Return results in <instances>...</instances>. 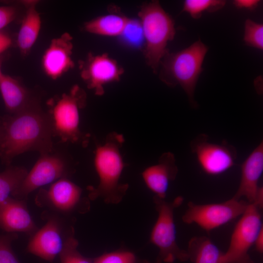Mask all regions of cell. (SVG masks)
Returning a JSON list of instances; mask_svg holds the SVG:
<instances>
[{
	"mask_svg": "<svg viewBox=\"0 0 263 263\" xmlns=\"http://www.w3.org/2000/svg\"><path fill=\"white\" fill-rule=\"evenodd\" d=\"M156 263H159V262H158L157 261V262H156Z\"/></svg>",
	"mask_w": 263,
	"mask_h": 263,
	"instance_id": "cell-35",
	"label": "cell"
},
{
	"mask_svg": "<svg viewBox=\"0 0 263 263\" xmlns=\"http://www.w3.org/2000/svg\"><path fill=\"white\" fill-rule=\"evenodd\" d=\"M248 204L233 197L220 203L200 205L189 202L182 220L187 224H196L204 230L210 231L241 216Z\"/></svg>",
	"mask_w": 263,
	"mask_h": 263,
	"instance_id": "cell-8",
	"label": "cell"
},
{
	"mask_svg": "<svg viewBox=\"0 0 263 263\" xmlns=\"http://www.w3.org/2000/svg\"><path fill=\"white\" fill-rule=\"evenodd\" d=\"M0 229L8 233L21 232L32 235L37 231L25 200L9 197L0 203Z\"/></svg>",
	"mask_w": 263,
	"mask_h": 263,
	"instance_id": "cell-15",
	"label": "cell"
},
{
	"mask_svg": "<svg viewBox=\"0 0 263 263\" xmlns=\"http://www.w3.org/2000/svg\"><path fill=\"white\" fill-rule=\"evenodd\" d=\"M138 15L143 31L146 61L157 74L162 58L169 52L168 43L174 38V22L158 0L143 3Z\"/></svg>",
	"mask_w": 263,
	"mask_h": 263,
	"instance_id": "cell-4",
	"label": "cell"
},
{
	"mask_svg": "<svg viewBox=\"0 0 263 263\" xmlns=\"http://www.w3.org/2000/svg\"><path fill=\"white\" fill-rule=\"evenodd\" d=\"M260 210L253 204L248 205L235 225L221 263H254L248 251L263 227Z\"/></svg>",
	"mask_w": 263,
	"mask_h": 263,
	"instance_id": "cell-7",
	"label": "cell"
},
{
	"mask_svg": "<svg viewBox=\"0 0 263 263\" xmlns=\"http://www.w3.org/2000/svg\"><path fill=\"white\" fill-rule=\"evenodd\" d=\"M256 249L260 253L263 252V227L261 229L258 233L254 244Z\"/></svg>",
	"mask_w": 263,
	"mask_h": 263,
	"instance_id": "cell-32",
	"label": "cell"
},
{
	"mask_svg": "<svg viewBox=\"0 0 263 263\" xmlns=\"http://www.w3.org/2000/svg\"><path fill=\"white\" fill-rule=\"evenodd\" d=\"M191 152L195 155L199 165L207 174H221L232 168L237 158L235 148L226 142L211 143L205 134L197 135L190 142Z\"/></svg>",
	"mask_w": 263,
	"mask_h": 263,
	"instance_id": "cell-9",
	"label": "cell"
},
{
	"mask_svg": "<svg viewBox=\"0 0 263 263\" xmlns=\"http://www.w3.org/2000/svg\"><path fill=\"white\" fill-rule=\"evenodd\" d=\"M122 142V136L114 133L96 147L94 162L99 183L90 189V199L100 198L108 204H117L123 199L128 185L120 182L125 166L120 150Z\"/></svg>",
	"mask_w": 263,
	"mask_h": 263,
	"instance_id": "cell-2",
	"label": "cell"
},
{
	"mask_svg": "<svg viewBox=\"0 0 263 263\" xmlns=\"http://www.w3.org/2000/svg\"><path fill=\"white\" fill-rule=\"evenodd\" d=\"M19 13L18 8L13 5L0 6V31L14 21Z\"/></svg>",
	"mask_w": 263,
	"mask_h": 263,
	"instance_id": "cell-29",
	"label": "cell"
},
{
	"mask_svg": "<svg viewBox=\"0 0 263 263\" xmlns=\"http://www.w3.org/2000/svg\"><path fill=\"white\" fill-rule=\"evenodd\" d=\"M66 170L65 163L60 157L49 153L41 154L12 196L25 200L37 188L63 178Z\"/></svg>",
	"mask_w": 263,
	"mask_h": 263,
	"instance_id": "cell-11",
	"label": "cell"
},
{
	"mask_svg": "<svg viewBox=\"0 0 263 263\" xmlns=\"http://www.w3.org/2000/svg\"><path fill=\"white\" fill-rule=\"evenodd\" d=\"M207 51V47L199 40L179 52H168L160 64L161 80L170 87L180 85L195 107V90Z\"/></svg>",
	"mask_w": 263,
	"mask_h": 263,
	"instance_id": "cell-3",
	"label": "cell"
},
{
	"mask_svg": "<svg viewBox=\"0 0 263 263\" xmlns=\"http://www.w3.org/2000/svg\"><path fill=\"white\" fill-rule=\"evenodd\" d=\"M244 40L247 45L260 50L263 49V25L247 19L244 24Z\"/></svg>",
	"mask_w": 263,
	"mask_h": 263,
	"instance_id": "cell-25",
	"label": "cell"
},
{
	"mask_svg": "<svg viewBox=\"0 0 263 263\" xmlns=\"http://www.w3.org/2000/svg\"><path fill=\"white\" fill-rule=\"evenodd\" d=\"M37 205L61 213H69L77 210L83 202L82 189L73 182L62 178L47 189L39 191L36 198Z\"/></svg>",
	"mask_w": 263,
	"mask_h": 263,
	"instance_id": "cell-12",
	"label": "cell"
},
{
	"mask_svg": "<svg viewBox=\"0 0 263 263\" xmlns=\"http://www.w3.org/2000/svg\"><path fill=\"white\" fill-rule=\"evenodd\" d=\"M78 244L73 232L67 237L59 254L60 263H94L93 259L85 257L79 252Z\"/></svg>",
	"mask_w": 263,
	"mask_h": 263,
	"instance_id": "cell-24",
	"label": "cell"
},
{
	"mask_svg": "<svg viewBox=\"0 0 263 263\" xmlns=\"http://www.w3.org/2000/svg\"><path fill=\"white\" fill-rule=\"evenodd\" d=\"M1 135H2V131H1V127H0V141L1 140Z\"/></svg>",
	"mask_w": 263,
	"mask_h": 263,
	"instance_id": "cell-34",
	"label": "cell"
},
{
	"mask_svg": "<svg viewBox=\"0 0 263 263\" xmlns=\"http://www.w3.org/2000/svg\"><path fill=\"white\" fill-rule=\"evenodd\" d=\"M0 127V157L7 165L24 152L37 150L43 154L52 150L50 121L36 102L32 101L21 111L1 117Z\"/></svg>",
	"mask_w": 263,
	"mask_h": 263,
	"instance_id": "cell-1",
	"label": "cell"
},
{
	"mask_svg": "<svg viewBox=\"0 0 263 263\" xmlns=\"http://www.w3.org/2000/svg\"><path fill=\"white\" fill-rule=\"evenodd\" d=\"M187 251L188 259L193 263H221L223 253L206 236L192 237Z\"/></svg>",
	"mask_w": 263,
	"mask_h": 263,
	"instance_id": "cell-21",
	"label": "cell"
},
{
	"mask_svg": "<svg viewBox=\"0 0 263 263\" xmlns=\"http://www.w3.org/2000/svg\"><path fill=\"white\" fill-rule=\"evenodd\" d=\"M73 38L68 33L53 38L45 50L41 59L45 74L56 80L75 67L72 58Z\"/></svg>",
	"mask_w": 263,
	"mask_h": 263,
	"instance_id": "cell-14",
	"label": "cell"
},
{
	"mask_svg": "<svg viewBox=\"0 0 263 263\" xmlns=\"http://www.w3.org/2000/svg\"><path fill=\"white\" fill-rule=\"evenodd\" d=\"M226 1L222 0H186L183 11L188 13L195 19L200 18L205 12H212L222 8Z\"/></svg>",
	"mask_w": 263,
	"mask_h": 263,
	"instance_id": "cell-23",
	"label": "cell"
},
{
	"mask_svg": "<svg viewBox=\"0 0 263 263\" xmlns=\"http://www.w3.org/2000/svg\"><path fill=\"white\" fill-rule=\"evenodd\" d=\"M263 171V142L252 150L241 166V179L238 189L233 196L237 199L245 197L253 204L261 187L259 181Z\"/></svg>",
	"mask_w": 263,
	"mask_h": 263,
	"instance_id": "cell-16",
	"label": "cell"
},
{
	"mask_svg": "<svg viewBox=\"0 0 263 263\" xmlns=\"http://www.w3.org/2000/svg\"><path fill=\"white\" fill-rule=\"evenodd\" d=\"M178 168L173 154H163L158 162L147 168L142 172L143 179L155 196L165 199L170 183L176 178Z\"/></svg>",
	"mask_w": 263,
	"mask_h": 263,
	"instance_id": "cell-17",
	"label": "cell"
},
{
	"mask_svg": "<svg viewBox=\"0 0 263 263\" xmlns=\"http://www.w3.org/2000/svg\"><path fill=\"white\" fill-rule=\"evenodd\" d=\"M27 173L25 168L19 167H9L0 173V203L12 195Z\"/></svg>",
	"mask_w": 263,
	"mask_h": 263,
	"instance_id": "cell-22",
	"label": "cell"
},
{
	"mask_svg": "<svg viewBox=\"0 0 263 263\" xmlns=\"http://www.w3.org/2000/svg\"><path fill=\"white\" fill-rule=\"evenodd\" d=\"M121 36L132 44L137 45L144 39L143 31L139 20L129 19Z\"/></svg>",
	"mask_w": 263,
	"mask_h": 263,
	"instance_id": "cell-28",
	"label": "cell"
},
{
	"mask_svg": "<svg viewBox=\"0 0 263 263\" xmlns=\"http://www.w3.org/2000/svg\"><path fill=\"white\" fill-rule=\"evenodd\" d=\"M93 261L94 263H136V257L130 251L122 250L104 254Z\"/></svg>",
	"mask_w": 263,
	"mask_h": 263,
	"instance_id": "cell-27",
	"label": "cell"
},
{
	"mask_svg": "<svg viewBox=\"0 0 263 263\" xmlns=\"http://www.w3.org/2000/svg\"><path fill=\"white\" fill-rule=\"evenodd\" d=\"M260 2L258 0H235L233 3L238 9L253 10L255 9Z\"/></svg>",
	"mask_w": 263,
	"mask_h": 263,
	"instance_id": "cell-30",
	"label": "cell"
},
{
	"mask_svg": "<svg viewBox=\"0 0 263 263\" xmlns=\"http://www.w3.org/2000/svg\"><path fill=\"white\" fill-rule=\"evenodd\" d=\"M81 78L88 89L97 95L104 93V86L118 81L124 73L123 68L108 54L89 53L84 60L79 61Z\"/></svg>",
	"mask_w": 263,
	"mask_h": 263,
	"instance_id": "cell-10",
	"label": "cell"
},
{
	"mask_svg": "<svg viewBox=\"0 0 263 263\" xmlns=\"http://www.w3.org/2000/svg\"><path fill=\"white\" fill-rule=\"evenodd\" d=\"M0 93L6 109L11 114L23 110L32 102L29 92L20 81L3 73L0 78Z\"/></svg>",
	"mask_w": 263,
	"mask_h": 263,
	"instance_id": "cell-19",
	"label": "cell"
},
{
	"mask_svg": "<svg viewBox=\"0 0 263 263\" xmlns=\"http://www.w3.org/2000/svg\"><path fill=\"white\" fill-rule=\"evenodd\" d=\"M158 218L150 234V241L159 250L157 262L172 263L176 260H189L187 250L180 248L176 243L174 210L182 203L183 198H176L172 202L156 196L153 198Z\"/></svg>",
	"mask_w": 263,
	"mask_h": 263,
	"instance_id": "cell-6",
	"label": "cell"
},
{
	"mask_svg": "<svg viewBox=\"0 0 263 263\" xmlns=\"http://www.w3.org/2000/svg\"><path fill=\"white\" fill-rule=\"evenodd\" d=\"M37 0H23L26 8L17 37V45L22 56H27L36 42L41 27V19L37 9Z\"/></svg>",
	"mask_w": 263,
	"mask_h": 263,
	"instance_id": "cell-18",
	"label": "cell"
},
{
	"mask_svg": "<svg viewBox=\"0 0 263 263\" xmlns=\"http://www.w3.org/2000/svg\"><path fill=\"white\" fill-rule=\"evenodd\" d=\"M18 238L16 233L0 235V263H20L11 246L12 242Z\"/></svg>",
	"mask_w": 263,
	"mask_h": 263,
	"instance_id": "cell-26",
	"label": "cell"
},
{
	"mask_svg": "<svg viewBox=\"0 0 263 263\" xmlns=\"http://www.w3.org/2000/svg\"><path fill=\"white\" fill-rule=\"evenodd\" d=\"M129 19L119 11L112 10L110 14L102 15L85 22V31L106 37L120 36L123 33Z\"/></svg>",
	"mask_w": 263,
	"mask_h": 263,
	"instance_id": "cell-20",
	"label": "cell"
},
{
	"mask_svg": "<svg viewBox=\"0 0 263 263\" xmlns=\"http://www.w3.org/2000/svg\"><path fill=\"white\" fill-rule=\"evenodd\" d=\"M86 102V94L78 85L73 86L68 93L48 100V114L53 135L63 142H77L81 133L79 130L80 110Z\"/></svg>",
	"mask_w": 263,
	"mask_h": 263,
	"instance_id": "cell-5",
	"label": "cell"
},
{
	"mask_svg": "<svg viewBox=\"0 0 263 263\" xmlns=\"http://www.w3.org/2000/svg\"><path fill=\"white\" fill-rule=\"evenodd\" d=\"M3 56L2 55H0V78L2 75V74H3L1 72V67H2V62H3Z\"/></svg>",
	"mask_w": 263,
	"mask_h": 263,
	"instance_id": "cell-33",
	"label": "cell"
},
{
	"mask_svg": "<svg viewBox=\"0 0 263 263\" xmlns=\"http://www.w3.org/2000/svg\"><path fill=\"white\" fill-rule=\"evenodd\" d=\"M62 225L56 217L48 218L45 225L37 230L27 244L26 251L52 263L61 251L67 237H64Z\"/></svg>",
	"mask_w": 263,
	"mask_h": 263,
	"instance_id": "cell-13",
	"label": "cell"
},
{
	"mask_svg": "<svg viewBox=\"0 0 263 263\" xmlns=\"http://www.w3.org/2000/svg\"><path fill=\"white\" fill-rule=\"evenodd\" d=\"M12 44L11 38L3 31H0V55H2Z\"/></svg>",
	"mask_w": 263,
	"mask_h": 263,
	"instance_id": "cell-31",
	"label": "cell"
}]
</instances>
